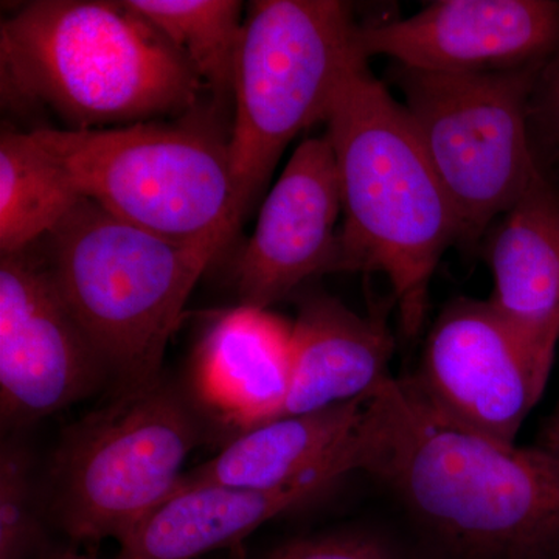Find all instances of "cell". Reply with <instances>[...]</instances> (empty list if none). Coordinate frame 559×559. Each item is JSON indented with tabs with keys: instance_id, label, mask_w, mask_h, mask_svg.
<instances>
[{
	"instance_id": "1",
	"label": "cell",
	"mask_w": 559,
	"mask_h": 559,
	"mask_svg": "<svg viewBox=\"0 0 559 559\" xmlns=\"http://www.w3.org/2000/svg\"><path fill=\"white\" fill-rule=\"evenodd\" d=\"M341 463L388 489L443 559H559V454L460 425L411 377L367 400Z\"/></svg>"
},
{
	"instance_id": "2",
	"label": "cell",
	"mask_w": 559,
	"mask_h": 559,
	"mask_svg": "<svg viewBox=\"0 0 559 559\" xmlns=\"http://www.w3.org/2000/svg\"><path fill=\"white\" fill-rule=\"evenodd\" d=\"M325 123L344 216L336 271L384 274L401 330L417 336L433 272L460 242L450 198L409 114L371 73L369 60L349 69Z\"/></svg>"
},
{
	"instance_id": "3",
	"label": "cell",
	"mask_w": 559,
	"mask_h": 559,
	"mask_svg": "<svg viewBox=\"0 0 559 559\" xmlns=\"http://www.w3.org/2000/svg\"><path fill=\"white\" fill-rule=\"evenodd\" d=\"M3 103L44 106L66 130L191 112L205 90L175 46L127 0H38L0 24Z\"/></svg>"
},
{
	"instance_id": "4",
	"label": "cell",
	"mask_w": 559,
	"mask_h": 559,
	"mask_svg": "<svg viewBox=\"0 0 559 559\" xmlns=\"http://www.w3.org/2000/svg\"><path fill=\"white\" fill-rule=\"evenodd\" d=\"M40 241L44 267L119 393L159 380L191 290L227 246L176 245L86 198Z\"/></svg>"
},
{
	"instance_id": "5",
	"label": "cell",
	"mask_w": 559,
	"mask_h": 559,
	"mask_svg": "<svg viewBox=\"0 0 559 559\" xmlns=\"http://www.w3.org/2000/svg\"><path fill=\"white\" fill-rule=\"evenodd\" d=\"M80 197L180 246L227 245L235 215L229 139L156 121L102 130L31 131Z\"/></svg>"
},
{
	"instance_id": "6",
	"label": "cell",
	"mask_w": 559,
	"mask_h": 559,
	"mask_svg": "<svg viewBox=\"0 0 559 559\" xmlns=\"http://www.w3.org/2000/svg\"><path fill=\"white\" fill-rule=\"evenodd\" d=\"M358 27L353 7L340 0L250 3L229 134L238 223L293 139L326 121L342 81L364 58L356 46Z\"/></svg>"
},
{
	"instance_id": "7",
	"label": "cell",
	"mask_w": 559,
	"mask_h": 559,
	"mask_svg": "<svg viewBox=\"0 0 559 559\" xmlns=\"http://www.w3.org/2000/svg\"><path fill=\"white\" fill-rule=\"evenodd\" d=\"M202 430L162 378L117 393L66 429L51 462V516L73 540L124 543L171 495Z\"/></svg>"
},
{
	"instance_id": "8",
	"label": "cell",
	"mask_w": 559,
	"mask_h": 559,
	"mask_svg": "<svg viewBox=\"0 0 559 559\" xmlns=\"http://www.w3.org/2000/svg\"><path fill=\"white\" fill-rule=\"evenodd\" d=\"M544 64L481 73L395 64L390 72L450 198L465 248L479 245L543 170L530 105Z\"/></svg>"
},
{
	"instance_id": "9",
	"label": "cell",
	"mask_w": 559,
	"mask_h": 559,
	"mask_svg": "<svg viewBox=\"0 0 559 559\" xmlns=\"http://www.w3.org/2000/svg\"><path fill=\"white\" fill-rule=\"evenodd\" d=\"M108 371L32 248L0 259V414L24 428L90 399Z\"/></svg>"
},
{
	"instance_id": "10",
	"label": "cell",
	"mask_w": 559,
	"mask_h": 559,
	"mask_svg": "<svg viewBox=\"0 0 559 559\" xmlns=\"http://www.w3.org/2000/svg\"><path fill=\"white\" fill-rule=\"evenodd\" d=\"M411 378L444 415L506 443H516L549 381L492 305L466 297L440 312Z\"/></svg>"
},
{
	"instance_id": "11",
	"label": "cell",
	"mask_w": 559,
	"mask_h": 559,
	"mask_svg": "<svg viewBox=\"0 0 559 559\" xmlns=\"http://www.w3.org/2000/svg\"><path fill=\"white\" fill-rule=\"evenodd\" d=\"M364 58L425 72H499L544 64L559 50L557 0H439L403 17L359 24Z\"/></svg>"
},
{
	"instance_id": "12",
	"label": "cell",
	"mask_w": 559,
	"mask_h": 559,
	"mask_svg": "<svg viewBox=\"0 0 559 559\" xmlns=\"http://www.w3.org/2000/svg\"><path fill=\"white\" fill-rule=\"evenodd\" d=\"M342 215L329 135L304 140L261 205L237 264L240 305L267 310L308 280L334 272Z\"/></svg>"
},
{
	"instance_id": "13",
	"label": "cell",
	"mask_w": 559,
	"mask_h": 559,
	"mask_svg": "<svg viewBox=\"0 0 559 559\" xmlns=\"http://www.w3.org/2000/svg\"><path fill=\"white\" fill-rule=\"evenodd\" d=\"M487 237L488 301L550 377L559 342V190L544 170Z\"/></svg>"
},
{
	"instance_id": "14",
	"label": "cell",
	"mask_w": 559,
	"mask_h": 559,
	"mask_svg": "<svg viewBox=\"0 0 559 559\" xmlns=\"http://www.w3.org/2000/svg\"><path fill=\"white\" fill-rule=\"evenodd\" d=\"M395 340L323 290L304 294L293 323V374L282 417L369 400L390 380Z\"/></svg>"
},
{
	"instance_id": "15",
	"label": "cell",
	"mask_w": 559,
	"mask_h": 559,
	"mask_svg": "<svg viewBox=\"0 0 559 559\" xmlns=\"http://www.w3.org/2000/svg\"><path fill=\"white\" fill-rule=\"evenodd\" d=\"M290 374L293 325L246 305L221 314L193 356L198 399L240 432L282 415Z\"/></svg>"
},
{
	"instance_id": "16",
	"label": "cell",
	"mask_w": 559,
	"mask_h": 559,
	"mask_svg": "<svg viewBox=\"0 0 559 559\" xmlns=\"http://www.w3.org/2000/svg\"><path fill=\"white\" fill-rule=\"evenodd\" d=\"M344 477L336 459L285 488L201 487L180 492L160 503L120 544L114 559H197L238 549L261 525L310 506Z\"/></svg>"
},
{
	"instance_id": "17",
	"label": "cell",
	"mask_w": 559,
	"mask_h": 559,
	"mask_svg": "<svg viewBox=\"0 0 559 559\" xmlns=\"http://www.w3.org/2000/svg\"><path fill=\"white\" fill-rule=\"evenodd\" d=\"M366 403L353 401L242 430L216 457L183 473L167 499L201 487H289L337 459Z\"/></svg>"
},
{
	"instance_id": "18",
	"label": "cell",
	"mask_w": 559,
	"mask_h": 559,
	"mask_svg": "<svg viewBox=\"0 0 559 559\" xmlns=\"http://www.w3.org/2000/svg\"><path fill=\"white\" fill-rule=\"evenodd\" d=\"M79 191L31 132L0 134V250L17 253L50 234L79 204Z\"/></svg>"
},
{
	"instance_id": "19",
	"label": "cell",
	"mask_w": 559,
	"mask_h": 559,
	"mask_svg": "<svg viewBox=\"0 0 559 559\" xmlns=\"http://www.w3.org/2000/svg\"><path fill=\"white\" fill-rule=\"evenodd\" d=\"M183 55L218 102L234 98L242 3L237 0H127Z\"/></svg>"
},
{
	"instance_id": "20",
	"label": "cell",
	"mask_w": 559,
	"mask_h": 559,
	"mask_svg": "<svg viewBox=\"0 0 559 559\" xmlns=\"http://www.w3.org/2000/svg\"><path fill=\"white\" fill-rule=\"evenodd\" d=\"M47 551L31 451L20 441H5L0 451V559H39Z\"/></svg>"
},
{
	"instance_id": "21",
	"label": "cell",
	"mask_w": 559,
	"mask_h": 559,
	"mask_svg": "<svg viewBox=\"0 0 559 559\" xmlns=\"http://www.w3.org/2000/svg\"><path fill=\"white\" fill-rule=\"evenodd\" d=\"M237 559L242 557L238 547ZM252 559H401L392 544L367 530H337L283 540Z\"/></svg>"
},
{
	"instance_id": "22",
	"label": "cell",
	"mask_w": 559,
	"mask_h": 559,
	"mask_svg": "<svg viewBox=\"0 0 559 559\" xmlns=\"http://www.w3.org/2000/svg\"><path fill=\"white\" fill-rule=\"evenodd\" d=\"M535 130L559 156V50L540 69L533 90L530 131Z\"/></svg>"
},
{
	"instance_id": "23",
	"label": "cell",
	"mask_w": 559,
	"mask_h": 559,
	"mask_svg": "<svg viewBox=\"0 0 559 559\" xmlns=\"http://www.w3.org/2000/svg\"><path fill=\"white\" fill-rule=\"evenodd\" d=\"M540 447L549 448V450L559 447V403L557 411L551 415L546 429H544L543 443H540Z\"/></svg>"
},
{
	"instance_id": "24",
	"label": "cell",
	"mask_w": 559,
	"mask_h": 559,
	"mask_svg": "<svg viewBox=\"0 0 559 559\" xmlns=\"http://www.w3.org/2000/svg\"><path fill=\"white\" fill-rule=\"evenodd\" d=\"M39 559H102L95 557V555L83 554V551L76 549H58L49 550L46 555H43Z\"/></svg>"
},
{
	"instance_id": "25",
	"label": "cell",
	"mask_w": 559,
	"mask_h": 559,
	"mask_svg": "<svg viewBox=\"0 0 559 559\" xmlns=\"http://www.w3.org/2000/svg\"><path fill=\"white\" fill-rule=\"evenodd\" d=\"M547 450H549V448H547ZM550 451L557 452V454H559V447L558 448H554V450H550Z\"/></svg>"
}]
</instances>
